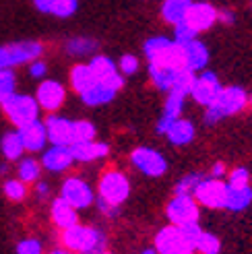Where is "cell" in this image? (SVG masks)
I'll return each instance as SVG.
<instances>
[{
    "instance_id": "8992f818",
    "label": "cell",
    "mask_w": 252,
    "mask_h": 254,
    "mask_svg": "<svg viewBox=\"0 0 252 254\" xmlns=\"http://www.w3.org/2000/svg\"><path fill=\"white\" fill-rule=\"evenodd\" d=\"M44 50H46L44 44L35 40H23V42L0 46V70L29 64V62L42 58Z\"/></svg>"
},
{
    "instance_id": "4fadbf2b",
    "label": "cell",
    "mask_w": 252,
    "mask_h": 254,
    "mask_svg": "<svg viewBox=\"0 0 252 254\" xmlns=\"http://www.w3.org/2000/svg\"><path fill=\"white\" fill-rule=\"evenodd\" d=\"M221 81L215 72L211 70H200V74H196L194 81H192V87H190V95L198 106L207 108L213 99L217 97V93L221 91Z\"/></svg>"
},
{
    "instance_id": "b9f144b4",
    "label": "cell",
    "mask_w": 252,
    "mask_h": 254,
    "mask_svg": "<svg viewBox=\"0 0 252 254\" xmlns=\"http://www.w3.org/2000/svg\"><path fill=\"white\" fill-rule=\"evenodd\" d=\"M27 74L31 79L42 81V79H46V74H48V64L42 58H37V60H33V62H29V64H27Z\"/></svg>"
},
{
    "instance_id": "d4e9b609",
    "label": "cell",
    "mask_w": 252,
    "mask_h": 254,
    "mask_svg": "<svg viewBox=\"0 0 252 254\" xmlns=\"http://www.w3.org/2000/svg\"><path fill=\"white\" fill-rule=\"evenodd\" d=\"M252 205V186H228L225 190V207L232 213H242Z\"/></svg>"
},
{
    "instance_id": "603a6c76",
    "label": "cell",
    "mask_w": 252,
    "mask_h": 254,
    "mask_svg": "<svg viewBox=\"0 0 252 254\" xmlns=\"http://www.w3.org/2000/svg\"><path fill=\"white\" fill-rule=\"evenodd\" d=\"M166 136H168L170 145H174V147H186V145H190L194 141L196 126H194L192 120H188V118H178L166 130Z\"/></svg>"
},
{
    "instance_id": "e0dca14e",
    "label": "cell",
    "mask_w": 252,
    "mask_h": 254,
    "mask_svg": "<svg viewBox=\"0 0 252 254\" xmlns=\"http://www.w3.org/2000/svg\"><path fill=\"white\" fill-rule=\"evenodd\" d=\"M46 132H48V145H72V120L60 114H48L44 120Z\"/></svg>"
},
{
    "instance_id": "5b68a950",
    "label": "cell",
    "mask_w": 252,
    "mask_h": 254,
    "mask_svg": "<svg viewBox=\"0 0 252 254\" xmlns=\"http://www.w3.org/2000/svg\"><path fill=\"white\" fill-rule=\"evenodd\" d=\"M130 196V180L120 170H106L97 182V198L114 207H122Z\"/></svg>"
},
{
    "instance_id": "ee69618b",
    "label": "cell",
    "mask_w": 252,
    "mask_h": 254,
    "mask_svg": "<svg viewBox=\"0 0 252 254\" xmlns=\"http://www.w3.org/2000/svg\"><path fill=\"white\" fill-rule=\"evenodd\" d=\"M33 192H35V196L40 198V200H46V198H50V192H52V188H50L48 182L40 180V182L33 184Z\"/></svg>"
},
{
    "instance_id": "c3c4849f",
    "label": "cell",
    "mask_w": 252,
    "mask_h": 254,
    "mask_svg": "<svg viewBox=\"0 0 252 254\" xmlns=\"http://www.w3.org/2000/svg\"><path fill=\"white\" fill-rule=\"evenodd\" d=\"M48 254H72V252H68L66 248H62V246H60V248H52Z\"/></svg>"
},
{
    "instance_id": "60d3db41",
    "label": "cell",
    "mask_w": 252,
    "mask_h": 254,
    "mask_svg": "<svg viewBox=\"0 0 252 254\" xmlns=\"http://www.w3.org/2000/svg\"><path fill=\"white\" fill-rule=\"evenodd\" d=\"M225 184L228 186H248L250 184V172L246 168H234L225 176Z\"/></svg>"
},
{
    "instance_id": "8fae6325",
    "label": "cell",
    "mask_w": 252,
    "mask_h": 254,
    "mask_svg": "<svg viewBox=\"0 0 252 254\" xmlns=\"http://www.w3.org/2000/svg\"><path fill=\"white\" fill-rule=\"evenodd\" d=\"M225 190L228 184L225 180H217V178H209L205 176L194 188L192 198L198 202V207H207V209H223L225 207Z\"/></svg>"
},
{
    "instance_id": "9c48e42d",
    "label": "cell",
    "mask_w": 252,
    "mask_h": 254,
    "mask_svg": "<svg viewBox=\"0 0 252 254\" xmlns=\"http://www.w3.org/2000/svg\"><path fill=\"white\" fill-rule=\"evenodd\" d=\"M130 163L136 172L149 178H161L168 172V159L157 149L151 147H136L130 153Z\"/></svg>"
},
{
    "instance_id": "d6a6232c",
    "label": "cell",
    "mask_w": 252,
    "mask_h": 254,
    "mask_svg": "<svg viewBox=\"0 0 252 254\" xmlns=\"http://www.w3.org/2000/svg\"><path fill=\"white\" fill-rule=\"evenodd\" d=\"M95 138H97V128L91 120H72V145L95 141Z\"/></svg>"
},
{
    "instance_id": "277c9868",
    "label": "cell",
    "mask_w": 252,
    "mask_h": 254,
    "mask_svg": "<svg viewBox=\"0 0 252 254\" xmlns=\"http://www.w3.org/2000/svg\"><path fill=\"white\" fill-rule=\"evenodd\" d=\"M0 110H2L4 118L10 122L12 128H21V126L40 120L42 110L37 106V101L33 95L29 93H12L6 101L0 104Z\"/></svg>"
},
{
    "instance_id": "bcb514c9",
    "label": "cell",
    "mask_w": 252,
    "mask_h": 254,
    "mask_svg": "<svg viewBox=\"0 0 252 254\" xmlns=\"http://www.w3.org/2000/svg\"><path fill=\"white\" fill-rule=\"evenodd\" d=\"M217 21H221L223 25H234L236 15H234L230 8H223V10H217Z\"/></svg>"
},
{
    "instance_id": "83f0119b",
    "label": "cell",
    "mask_w": 252,
    "mask_h": 254,
    "mask_svg": "<svg viewBox=\"0 0 252 254\" xmlns=\"http://www.w3.org/2000/svg\"><path fill=\"white\" fill-rule=\"evenodd\" d=\"M0 153H2L4 161H10V163L19 161L25 155V149H23V143H21V136H19L17 128H10L0 136Z\"/></svg>"
},
{
    "instance_id": "f6af8a7d",
    "label": "cell",
    "mask_w": 252,
    "mask_h": 254,
    "mask_svg": "<svg viewBox=\"0 0 252 254\" xmlns=\"http://www.w3.org/2000/svg\"><path fill=\"white\" fill-rule=\"evenodd\" d=\"M228 176V166L223 161H215L211 166V172H209V178H217V180H225Z\"/></svg>"
},
{
    "instance_id": "8d00e7d4",
    "label": "cell",
    "mask_w": 252,
    "mask_h": 254,
    "mask_svg": "<svg viewBox=\"0 0 252 254\" xmlns=\"http://www.w3.org/2000/svg\"><path fill=\"white\" fill-rule=\"evenodd\" d=\"M77 8H79V0H56L50 15H54L58 19H68L77 12Z\"/></svg>"
},
{
    "instance_id": "f5cc1de1",
    "label": "cell",
    "mask_w": 252,
    "mask_h": 254,
    "mask_svg": "<svg viewBox=\"0 0 252 254\" xmlns=\"http://www.w3.org/2000/svg\"><path fill=\"white\" fill-rule=\"evenodd\" d=\"M196 2H203V0H196Z\"/></svg>"
},
{
    "instance_id": "6da1fadb",
    "label": "cell",
    "mask_w": 252,
    "mask_h": 254,
    "mask_svg": "<svg viewBox=\"0 0 252 254\" xmlns=\"http://www.w3.org/2000/svg\"><path fill=\"white\" fill-rule=\"evenodd\" d=\"M60 244L72 254H102L108 250V238L95 225L77 223L60 232Z\"/></svg>"
},
{
    "instance_id": "f1b7e54d",
    "label": "cell",
    "mask_w": 252,
    "mask_h": 254,
    "mask_svg": "<svg viewBox=\"0 0 252 254\" xmlns=\"http://www.w3.org/2000/svg\"><path fill=\"white\" fill-rule=\"evenodd\" d=\"M68 83H70V89L77 95L87 91V89L95 83V77H93L89 64H85V62H81V64H74L70 68V72H68Z\"/></svg>"
},
{
    "instance_id": "ab89813d",
    "label": "cell",
    "mask_w": 252,
    "mask_h": 254,
    "mask_svg": "<svg viewBox=\"0 0 252 254\" xmlns=\"http://www.w3.org/2000/svg\"><path fill=\"white\" fill-rule=\"evenodd\" d=\"M196 31H192L188 25L182 21V23H178V25H174V37L172 40L178 44V46H184V44H188V42H192V40H196Z\"/></svg>"
},
{
    "instance_id": "74e56055",
    "label": "cell",
    "mask_w": 252,
    "mask_h": 254,
    "mask_svg": "<svg viewBox=\"0 0 252 254\" xmlns=\"http://www.w3.org/2000/svg\"><path fill=\"white\" fill-rule=\"evenodd\" d=\"M15 254H46L42 240L37 238H23L15 246Z\"/></svg>"
},
{
    "instance_id": "7bdbcfd3",
    "label": "cell",
    "mask_w": 252,
    "mask_h": 254,
    "mask_svg": "<svg viewBox=\"0 0 252 254\" xmlns=\"http://www.w3.org/2000/svg\"><path fill=\"white\" fill-rule=\"evenodd\" d=\"M93 205L97 207V211L104 215V217H108V219H114V217H118V213H120V207H114V205H110V202H106V200H102V198H97L95 196V202Z\"/></svg>"
},
{
    "instance_id": "2e32d148",
    "label": "cell",
    "mask_w": 252,
    "mask_h": 254,
    "mask_svg": "<svg viewBox=\"0 0 252 254\" xmlns=\"http://www.w3.org/2000/svg\"><path fill=\"white\" fill-rule=\"evenodd\" d=\"M184 23L196 33L207 31L217 23V8L209 4L207 0H203V2H192L186 10Z\"/></svg>"
},
{
    "instance_id": "1f68e13d",
    "label": "cell",
    "mask_w": 252,
    "mask_h": 254,
    "mask_svg": "<svg viewBox=\"0 0 252 254\" xmlns=\"http://www.w3.org/2000/svg\"><path fill=\"white\" fill-rule=\"evenodd\" d=\"M2 194L10 202H23L29 194V186L25 182H21L19 178L12 176V178H6V180L2 182Z\"/></svg>"
},
{
    "instance_id": "816d5d0a",
    "label": "cell",
    "mask_w": 252,
    "mask_h": 254,
    "mask_svg": "<svg viewBox=\"0 0 252 254\" xmlns=\"http://www.w3.org/2000/svg\"><path fill=\"white\" fill-rule=\"evenodd\" d=\"M102 254H112V252H108V250H106V252H102Z\"/></svg>"
},
{
    "instance_id": "4dcf8cb0",
    "label": "cell",
    "mask_w": 252,
    "mask_h": 254,
    "mask_svg": "<svg viewBox=\"0 0 252 254\" xmlns=\"http://www.w3.org/2000/svg\"><path fill=\"white\" fill-rule=\"evenodd\" d=\"M64 52L68 56H74V58H83V56H95L97 52V42L93 37H70V40L64 44Z\"/></svg>"
},
{
    "instance_id": "ffe728a7",
    "label": "cell",
    "mask_w": 252,
    "mask_h": 254,
    "mask_svg": "<svg viewBox=\"0 0 252 254\" xmlns=\"http://www.w3.org/2000/svg\"><path fill=\"white\" fill-rule=\"evenodd\" d=\"M70 153L74 163H95L99 159H106L110 155V145L104 141H85L70 145Z\"/></svg>"
},
{
    "instance_id": "7dc6e473",
    "label": "cell",
    "mask_w": 252,
    "mask_h": 254,
    "mask_svg": "<svg viewBox=\"0 0 252 254\" xmlns=\"http://www.w3.org/2000/svg\"><path fill=\"white\" fill-rule=\"evenodd\" d=\"M56 0H33V6L40 10V12H46V15H50V10H52Z\"/></svg>"
},
{
    "instance_id": "cb8c5ba5",
    "label": "cell",
    "mask_w": 252,
    "mask_h": 254,
    "mask_svg": "<svg viewBox=\"0 0 252 254\" xmlns=\"http://www.w3.org/2000/svg\"><path fill=\"white\" fill-rule=\"evenodd\" d=\"M116 95H118V91L116 89H112L110 85H106V83H99V81H95L87 91H83L79 97H81V101L85 106H89V108H102V106H108V104H112V101L116 99Z\"/></svg>"
},
{
    "instance_id": "836d02e7",
    "label": "cell",
    "mask_w": 252,
    "mask_h": 254,
    "mask_svg": "<svg viewBox=\"0 0 252 254\" xmlns=\"http://www.w3.org/2000/svg\"><path fill=\"white\" fill-rule=\"evenodd\" d=\"M194 252L198 254H219L221 252V240L211 234V232H200V236L196 238L194 242Z\"/></svg>"
},
{
    "instance_id": "5bb4252c",
    "label": "cell",
    "mask_w": 252,
    "mask_h": 254,
    "mask_svg": "<svg viewBox=\"0 0 252 254\" xmlns=\"http://www.w3.org/2000/svg\"><path fill=\"white\" fill-rule=\"evenodd\" d=\"M87 64H89L95 81L106 83V85H110L112 89H116V91H120V89L124 87V77L118 72L116 62L112 60L110 56L95 54V56H91V60L87 62Z\"/></svg>"
},
{
    "instance_id": "7402d4cb",
    "label": "cell",
    "mask_w": 252,
    "mask_h": 254,
    "mask_svg": "<svg viewBox=\"0 0 252 254\" xmlns=\"http://www.w3.org/2000/svg\"><path fill=\"white\" fill-rule=\"evenodd\" d=\"M50 221L56 230L64 232L68 227L79 223V211L72 209L68 202H64L60 196H56L52 202H50Z\"/></svg>"
},
{
    "instance_id": "3957f363",
    "label": "cell",
    "mask_w": 252,
    "mask_h": 254,
    "mask_svg": "<svg viewBox=\"0 0 252 254\" xmlns=\"http://www.w3.org/2000/svg\"><path fill=\"white\" fill-rule=\"evenodd\" d=\"M143 54L149 64L168 66V68H184L182 46L176 44L172 37H166V35L149 37L143 46Z\"/></svg>"
},
{
    "instance_id": "ac0fdd59",
    "label": "cell",
    "mask_w": 252,
    "mask_h": 254,
    "mask_svg": "<svg viewBox=\"0 0 252 254\" xmlns=\"http://www.w3.org/2000/svg\"><path fill=\"white\" fill-rule=\"evenodd\" d=\"M19 130V136H21V143H23V149L25 153H42V151L48 147V132H46V126H44V120H35V122H29L21 126Z\"/></svg>"
},
{
    "instance_id": "d590c367",
    "label": "cell",
    "mask_w": 252,
    "mask_h": 254,
    "mask_svg": "<svg viewBox=\"0 0 252 254\" xmlns=\"http://www.w3.org/2000/svg\"><path fill=\"white\" fill-rule=\"evenodd\" d=\"M203 174L200 172H190V174H186V176H182L180 180H178V184H176V188H174V194H190L192 196V192H194V188L198 186V182L203 180Z\"/></svg>"
},
{
    "instance_id": "681fc988",
    "label": "cell",
    "mask_w": 252,
    "mask_h": 254,
    "mask_svg": "<svg viewBox=\"0 0 252 254\" xmlns=\"http://www.w3.org/2000/svg\"><path fill=\"white\" fill-rule=\"evenodd\" d=\"M141 254H157V252H155V248H145Z\"/></svg>"
},
{
    "instance_id": "52a82bcc",
    "label": "cell",
    "mask_w": 252,
    "mask_h": 254,
    "mask_svg": "<svg viewBox=\"0 0 252 254\" xmlns=\"http://www.w3.org/2000/svg\"><path fill=\"white\" fill-rule=\"evenodd\" d=\"M64 202L72 209L83 211V209H89L93 202H95V190L93 186L85 180L81 176H68L62 180L60 184V194H58Z\"/></svg>"
},
{
    "instance_id": "7c38bea8",
    "label": "cell",
    "mask_w": 252,
    "mask_h": 254,
    "mask_svg": "<svg viewBox=\"0 0 252 254\" xmlns=\"http://www.w3.org/2000/svg\"><path fill=\"white\" fill-rule=\"evenodd\" d=\"M33 97L42 112L56 114L66 101V87L56 79H42Z\"/></svg>"
},
{
    "instance_id": "7a4b0ae2",
    "label": "cell",
    "mask_w": 252,
    "mask_h": 254,
    "mask_svg": "<svg viewBox=\"0 0 252 254\" xmlns=\"http://www.w3.org/2000/svg\"><path fill=\"white\" fill-rule=\"evenodd\" d=\"M246 106H248V93L242 87H238V85L221 87L217 97L205 108L203 120H205L207 126H215L223 118H230V116L240 114Z\"/></svg>"
},
{
    "instance_id": "30bf717a",
    "label": "cell",
    "mask_w": 252,
    "mask_h": 254,
    "mask_svg": "<svg viewBox=\"0 0 252 254\" xmlns=\"http://www.w3.org/2000/svg\"><path fill=\"white\" fill-rule=\"evenodd\" d=\"M166 217L172 225L194 223L200 217V207L190 194H174L166 207Z\"/></svg>"
},
{
    "instance_id": "e575fe53",
    "label": "cell",
    "mask_w": 252,
    "mask_h": 254,
    "mask_svg": "<svg viewBox=\"0 0 252 254\" xmlns=\"http://www.w3.org/2000/svg\"><path fill=\"white\" fill-rule=\"evenodd\" d=\"M17 72L15 68H2L0 70V104L6 101L12 93H17Z\"/></svg>"
},
{
    "instance_id": "f546056e",
    "label": "cell",
    "mask_w": 252,
    "mask_h": 254,
    "mask_svg": "<svg viewBox=\"0 0 252 254\" xmlns=\"http://www.w3.org/2000/svg\"><path fill=\"white\" fill-rule=\"evenodd\" d=\"M192 4V0H163L161 4V17L170 25H178L184 21L188 6Z\"/></svg>"
},
{
    "instance_id": "d6986e66",
    "label": "cell",
    "mask_w": 252,
    "mask_h": 254,
    "mask_svg": "<svg viewBox=\"0 0 252 254\" xmlns=\"http://www.w3.org/2000/svg\"><path fill=\"white\" fill-rule=\"evenodd\" d=\"M188 95L180 93V91H170L168 97H166V104H163V112L161 116L155 124V132L157 134H166V130L170 128V126L182 118V112H184V101H186Z\"/></svg>"
},
{
    "instance_id": "f35d334b",
    "label": "cell",
    "mask_w": 252,
    "mask_h": 254,
    "mask_svg": "<svg viewBox=\"0 0 252 254\" xmlns=\"http://www.w3.org/2000/svg\"><path fill=\"white\" fill-rule=\"evenodd\" d=\"M116 66H118V72L122 77H132V74L138 72V58L134 54H124L116 62Z\"/></svg>"
},
{
    "instance_id": "484cf974",
    "label": "cell",
    "mask_w": 252,
    "mask_h": 254,
    "mask_svg": "<svg viewBox=\"0 0 252 254\" xmlns=\"http://www.w3.org/2000/svg\"><path fill=\"white\" fill-rule=\"evenodd\" d=\"M147 70H149V79H151V83H153V87L159 89V91H163V93H170L182 68H168V66L149 64Z\"/></svg>"
},
{
    "instance_id": "f907efd6",
    "label": "cell",
    "mask_w": 252,
    "mask_h": 254,
    "mask_svg": "<svg viewBox=\"0 0 252 254\" xmlns=\"http://www.w3.org/2000/svg\"><path fill=\"white\" fill-rule=\"evenodd\" d=\"M248 106H250V108H252V93H250V95H248Z\"/></svg>"
},
{
    "instance_id": "44dd1931",
    "label": "cell",
    "mask_w": 252,
    "mask_h": 254,
    "mask_svg": "<svg viewBox=\"0 0 252 254\" xmlns=\"http://www.w3.org/2000/svg\"><path fill=\"white\" fill-rule=\"evenodd\" d=\"M182 56H184V68L194 72V74L205 70L209 64V48L200 40H192V42L184 44Z\"/></svg>"
},
{
    "instance_id": "ba28073f",
    "label": "cell",
    "mask_w": 252,
    "mask_h": 254,
    "mask_svg": "<svg viewBox=\"0 0 252 254\" xmlns=\"http://www.w3.org/2000/svg\"><path fill=\"white\" fill-rule=\"evenodd\" d=\"M153 248L157 254H194V248L178 225H166L155 234Z\"/></svg>"
},
{
    "instance_id": "4316f807",
    "label": "cell",
    "mask_w": 252,
    "mask_h": 254,
    "mask_svg": "<svg viewBox=\"0 0 252 254\" xmlns=\"http://www.w3.org/2000/svg\"><path fill=\"white\" fill-rule=\"evenodd\" d=\"M17 163V176L15 178H19L21 182H25L27 186H31V184H35V182H40L42 180V174H44V170H42V163H40V159H35L33 155H23L19 161H15Z\"/></svg>"
},
{
    "instance_id": "9a60e30c",
    "label": "cell",
    "mask_w": 252,
    "mask_h": 254,
    "mask_svg": "<svg viewBox=\"0 0 252 254\" xmlns=\"http://www.w3.org/2000/svg\"><path fill=\"white\" fill-rule=\"evenodd\" d=\"M42 170L50 172V174H64L74 166V159L70 153V147L64 145H48L42 151Z\"/></svg>"
}]
</instances>
